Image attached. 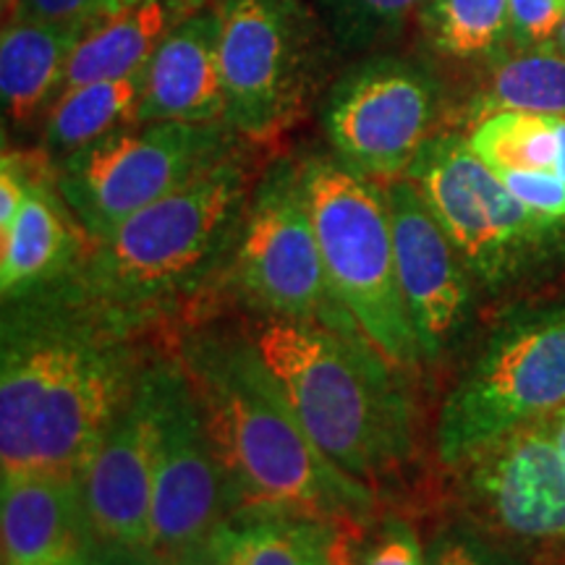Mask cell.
<instances>
[{"label": "cell", "instance_id": "cell-1", "mask_svg": "<svg viewBox=\"0 0 565 565\" xmlns=\"http://www.w3.org/2000/svg\"><path fill=\"white\" fill-rule=\"evenodd\" d=\"M0 475L84 479L139 377L118 322L95 303L6 317Z\"/></svg>", "mask_w": 565, "mask_h": 565}, {"label": "cell", "instance_id": "cell-2", "mask_svg": "<svg viewBox=\"0 0 565 565\" xmlns=\"http://www.w3.org/2000/svg\"><path fill=\"white\" fill-rule=\"evenodd\" d=\"M181 366L228 477L233 513H309L351 529L370 521L374 490L317 448L249 333L189 338Z\"/></svg>", "mask_w": 565, "mask_h": 565}, {"label": "cell", "instance_id": "cell-3", "mask_svg": "<svg viewBox=\"0 0 565 565\" xmlns=\"http://www.w3.org/2000/svg\"><path fill=\"white\" fill-rule=\"evenodd\" d=\"M249 338L338 469L372 490L406 469L414 454L412 401L398 366L362 330L267 315L252 322Z\"/></svg>", "mask_w": 565, "mask_h": 565}, {"label": "cell", "instance_id": "cell-4", "mask_svg": "<svg viewBox=\"0 0 565 565\" xmlns=\"http://www.w3.org/2000/svg\"><path fill=\"white\" fill-rule=\"evenodd\" d=\"M249 196V168L233 150L92 244L84 299L118 322L189 294L242 233Z\"/></svg>", "mask_w": 565, "mask_h": 565}, {"label": "cell", "instance_id": "cell-5", "mask_svg": "<svg viewBox=\"0 0 565 565\" xmlns=\"http://www.w3.org/2000/svg\"><path fill=\"white\" fill-rule=\"evenodd\" d=\"M301 181L330 291L387 362L414 366L422 349L395 270L385 186L338 154L303 160Z\"/></svg>", "mask_w": 565, "mask_h": 565}, {"label": "cell", "instance_id": "cell-6", "mask_svg": "<svg viewBox=\"0 0 565 565\" xmlns=\"http://www.w3.org/2000/svg\"><path fill=\"white\" fill-rule=\"evenodd\" d=\"M565 406V307L503 324L448 393L437 454L458 466L484 445Z\"/></svg>", "mask_w": 565, "mask_h": 565}, {"label": "cell", "instance_id": "cell-7", "mask_svg": "<svg viewBox=\"0 0 565 565\" xmlns=\"http://www.w3.org/2000/svg\"><path fill=\"white\" fill-rule=\"evenodd\" d=\"M228 124H131L61 160L55 183L84 238L103 242L124 221L233 152Z\"/></svg>", "mask_w": 565, "mask_h": 565}, {"label": "cell", "instance_id": "cell-8", "mask_svg": "<svg viewBox=\"0 0 565 565\" xmlns=\"http://www.w3.org/2000/svg\"><path fill=\"white\" fill-rule=\"evenodd\" d=\"M225 124L267 141L303 113L324 55V21L307 0H217Z\"/></svg>", "mask_w": 565, "mask_h": 565}, {"label": "cell", "instance_id": "cell-9", "mask_svg": "<svg viewBox=\"0 0 565 565\" xmlns=\"http://www.w3.org/2000/svg\"><path fill=\"white\" fill-rule=\"evenodd\" d=\"M406 179L419 189L466 270L487 288L519 280L561 231V223L542 221L515 200L458 134L429 139Z\"/></svg>", "mask_w": 565, "mask_h": 565}, {"label": "cell", "instance_id": "cell-10", "mask_svg": "<svg viewBox=\"0 0 565 565\" xmlns=\"http://www.w3.org/2000/svg\"><path fill=\"white\" fill-rule=\"evenodd\" d=\"M158 380L160 440L145 561L196 565L207 557L212 536L233 513V494L181 362L158 364Z\"/></svg>", "mask_w": 565, "mask_h": 565}, {"label": "cell", "instance_id": "cell-11", "mask_svg": "<svg viewBox=\"0 0 565 565\" xmlns=\"http://www.w3.org/2000/svg\"><path fill=\"white\" fill-rule=\"evenodd\" d=\"M440 116V84L408 55L374 53L353 63L328 92L322 126L330 147L374 181L408 173Z\"/></svg>", "mask_w": 565, "mask_h": 565}, {"label": "cell", "instance_id": "cell-12", "mask_svg": "<svg viewBox=\"0 0 565 565\" xmlns=\"http://www.w3.org/2000/svg\"><path fill=\"white\" fill-rule=\"evenodd\" d=\"M236 280L267 315L359 330L330 291L301 162L275 160L254 186L236 244Z\"/></svg>", "mask_w": 565, "mask_h": 565}, {"label": "cell", "instance_id": "cell-13", "mask_svg": "<svg viewBox=\"0 0 565 565\" xmlns=\"http://www.w3.org/2000/svg\"><path fill=\"white\" fill-rule=\"evenodd\" d=\"M458 492L479 526L526 547H565V471L547 419L463 458Z\"/></svg>", "mask_w": 565, "mask_h": 565}, {"label": "cell", "instance_id": "cell-14", "mask_svg": "<svg viewBox=\"0 0 565 565\" xmlns=\"http://www.w3.org/2000/svg\"><path fill=\"white\" fill-rule=\"evenodd\" d=\"M158 440L160 380L158 366H152L139 374L129 404L110 424L84 475L89 524L103 545L145 557Z\"/></svg>", "mask_w": 565, "mask_h": 565}, {"label": "cell", "instance_id": "cell-15", "mask_svg": "<svg viewBox=\"0 0 565 565\" xmlns=\"http://www.w3.org/2000/svg\"><path fill=\"white\" fill-rule=\"evenodd\" d=\"M395 270L424 359L443 353L469 320L471 288L461 254L406 175L385 183Z\"/></svg>", "mask_w": 565, "mask_h": 565}, {"label": "cell", "instance_id": "cell-16", "mask_svg": "<svg viewBox=\"0 0 565 565\" xmlns=\"http://www.w3.org/2000/svg\"><path fill=\"white\" fill-rule=\"evenodd\" d=\"M84 479L9 475L0 490V565H89Z\"/></svg>", "mask_w": 565, "mask_h": 565}, {"label": "cell", "instance_id": "cell-17", "mask_svg": "<svg viewBox=\"0 0 565 565\" xmlns=\"http://www.w3.org/2000/svg\"><path fill=\"white\" fill-rule=\"evenodd\" d=\"M221 6L204 3L173 26L145 68L137 124H225Z\"/></svg>", "mask_w": 565, "mask_h": 565}, {"label": "cell", "instance_id": "cell-18", "mask_svg": "<svg viewBox=\"0 0 565 565\" xmlns=\"http://www.w3.org/2000/svg\"><path fill=\"white\" fill-rule=\"evenodd\" d=\"M351 526L291 511H236L212 536L217 565H345Z\"/></svg>", "mask_w": 565, "mask_h": 565}, {"label": "cell", "instance_id": "cell-19", "mask_svg": "<svg viewBox=\"0 0 565 565\" xmlns=\"http://www.w3.org/2000/svg\"><path fill=\"white\" fill-rule=\"evenodd\" d=\"M204 3L207 0H134L95 21L71 55L61 92L145 71L173 26Z\"/></svg>", "mask_w": 565, "mask_h": 565}, {"label": "cell", "instance_id": "cell-20", "mask_svg": "<svg viewBox=\"0 0 565 565\" xmlns=\"http://www.w3.org/2000/svg\"><path fill=\"white\" fill-rule=\"evenodd\" d=\"M92 24L9 21L0 38V97L13 126H30L58 100L76 45Z\"/></svg>", "mask_w": 565, "mask_h": 565}, {"label": "cell", "instance_id": "cell-21", "mask_svg": "<svg viewBox=\"0 0 565 565\" xmlns=\"http://www.w3.org/2000/svg\"><path fill=\"white\" fill-rule=\"evenodd\" d=\"M74 225L79 223L63 202L55 173L47 179L42 168L11 231L0 236V288L6 301L26 296L66 270L79 246Z\"/></svg>", "mask_w": 565, "mask_h": 565}, {"label": "cell", "instance_id": "cell-22", "mask_svg": "<svg viewBox=\"0 0 565 565\" xmlns=\"http://www.w3.org/2000/svg\"><path fill=\"white\" fill-rule=\"evenodd\" d=\"M141 95H145V71L61 92L45 116L47 152L66 158L92 141L137 124Z\"/></svg>", "mask_w": 565, "mask_h": 565}, {"label": "cell", "instance_id": "cell-23", "mask_svg": "<svg viewBox=\"0 0 565 565\" xmlns=\"http://www.w3.org/2000/svg\"><path fill=\"white\" fill-rule=\"evenodd\" d=\"M503 110L565 116V55L555 47H519L500 55L469 113L482 121Z\"/></svg>", "mask_w": 565, "mask_h": 565}, {"label": "cell", "instance_id": "cell-24", "mask_svg": "<svg viewBox=\"0 0 565 565\" xmlns=\"http://www.w3.org/2000/svg\"><path fill=\"white\" fill-rule=\"evenodd\" d=\"M557 116L503 110L477 121L469 147L494 173L553 171L557 166Z\"/></svg>", "mask_w": 565, "mask_h": 565}, {"label": "cell", "instance_id": "cell-25", "mask_svg": "<svg viewBox=\"0 0 565 565\" xmlns=\"http://www.w3.org/2000/svg\"><path fill=\"white\" fill-rule=\"evenodd\" d=\"M419 21L435 53L461 61L479 58L511 38V0H429Z\"/></svg>", "mask_w": 565, "mask_h": 565}, {"label": "cell", "instance_id": "cell-26", "mask_svg": "<svg viewBox=\"0 0 565 565\" xmlns=\"http://www.w3.org/2000/svg\"><path fill=\"white\" fill-rule=\"evenodd\" d=\"M330 40L345 53H374L393 45L429 0H312Z\"/></svg>", "mask_w": 565, "mask_h": 565}, {"label": "cell", "instance_id": "cell-27", "mask_svg": "<svg viewBox=\"0 0 565 565\" xmlns=\"http://www.w3.org/2000/svg\"><path fill=\"white\" fill-rule=\"evenodd\" d=\"M427 565H524L513 553L494 547L484 534L466 526H448L435 536Z\"/></svg>", "mask_w": 565, "mask_h": 565}, {"label": "cell", "instance_id": "cell-28", "mask_svg": "<svg viewBox=\"0 0 565 565\" xmlns=\"http://www.w3.org/2000/svg\"><path fill=\"white\" fill-rule=\"evenodd\" d=\"M134 0H13L9 21H45V24H95L126 9Z\"/></svg>", "mask_w": 565, "mask_h": 565}, {"label": "cell", "instance_id": "cell-29", "mask_svg": "<svg viewBox=\"0 0 565 565\" xmlns=\"http://www.w3.org/2000/svg\"><path fill=\"white\" fill-rule=\"evenodd\" d=\"M515 200L542 221L565 225V181L553 171L498 173Z\"/></svg>", "mask_w": 565, "mask_h": 565}, {"label": "cell", "instance_id": "cell-30", "mask_svg": "<svg viewBox=\"0 0 565 565\" xmlns=\"http://www.w3.org/2000/svg\"><path fill=\"white\" fill-rule=\"evenodd\" d=\"M565 0H511V38L519 47H553Z\"/></svg>", "mask_w": 565, "mask_h": 565}, {"label": "cell", "instance_id": "cell-31", "mask_svg": "<svg viewBox=\"0 0 565 565\" xmlns=\"http://www.w3.org/2000/svg\"><path fill=\"white\" fill-rule=\"evenodd\" d=\"M356 565H427L422 542L408 521L391 519Z\"/></svg>", "mask_w": 565, "mask_h": 565}, {"label": "cell", "instance_id": "cell-32", "mask_svg": "<svg viewBox=\"0 0 565 565\" xmlns=\"http://www.w3.org/2000/svg\"><path fill=\"white\" fill-rule=\"evenodd\" d=\"M550 427H553L555 448H557V456H561V463L565 471V406L557 408V412L550 416Z\"/></svg>", "mask_w": 565, "mask_h": 565}, {"label": "cell", "instance_id": "cell-33", "mask_svg": "<svg viewBox=\"0 0 565 565\" xmlns=\"http://www.w3.org/2000/svg\"><path fill=\"white\" fill-rule=\"evenodd\" d=\"M557 166L555 173L565 181V116H557Z\"/></svg>", "mask_w": 565, "mask_h": 565}, {"label": "cell", "instance_id": "cell-34", "mask_svg": "<svg viewBox=\"0 0 565 565\" xmlns=\"http://www.w3.org/2000/svg\"><path fill=\"white\" fill-rule=\"evenodd\" d=\"M553 47H555V51H561V53L565 55V19H563L561 30H557V34H555V40H553Z\"/></svg>", "mask_w": 565, "mask_h": 565}, {"label": "cell", "instance_id": "cell-35", "mask_svg": "<svg viewBox=\"0 0 565 565\" xmlns=\"http://www.w3.org/2000/svg\"><path fill=\"white\" fill-rule=\"evenodd\" d=\"M196 565H217L215 561H212V557L207 555V557H204V561H200V563H196Z\"/></svg>", "mask_w": 565, "mask_h": 565}]
</instances>
